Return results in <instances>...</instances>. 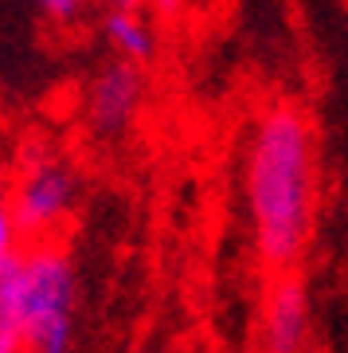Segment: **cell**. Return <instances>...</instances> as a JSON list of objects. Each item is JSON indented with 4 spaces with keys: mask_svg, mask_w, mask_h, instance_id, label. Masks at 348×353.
<instances>
[{
    "mask_svg": "<svg viewBox=\"0 0 348 353\" xmlns=\"http://www.w3.org/2000/svg\"><path fill=\"white\" fill-rule=\"evenodd\" d=\"M141 106H145V67L125 63V59L98 67L83 94V118L90 134L106 141L129 134L141 118Z\"/></svg>",
    "mask_w": 348,
    "mask_h": 353,
    "instance_id": "4",
    "label": "cell"
},
{
    "mask_svg": "<svg viewBox=\"0 0 348 353\" xmlns=\"http://www.w3.org/2000/svg\"><path fill=\"white\" fill-rule=\"evenodd\" d=\"M78 189H83V181H78L71 157H63L59 150H47V145L28 153L8 185V204H12L24 243L63 240V232L75 216Z\"/></svg>",
    "mask_w": 348,
    "mask_h": 353,
    "instance_id": "3",
    "label": "cell"
},
{
    "mask_svg": "<svg viewBox=\"0 0 348 353\" xmlns=\"http://www.w3.org/2000/svg\"><path fill=\"white\" fill-rule=\"evenodd\" d=\"M0 299L12 306L24 353H67L75 314V263L67 243H24L0 275Z\"/></svg>",
    "mask_w": 348,
    "mask_h": 353,
    "instance_id": "2",
    "label": "cell"
},
{
    "mask_svg": "<svg viewBox=\"0 0 348 353\" xmlns=\"http://www.w3.org/2000/svg\"><path fill=\"white\" fill-rule=\"evenodd\" d=\"M149 4H153V12H161V16H176L184 0H149Z\"/></svg>",
    "mask_w": 348,
    "mask_h": 353,
    "instance_id": "9",
    "label": "cell"
},
{
    "mask_svg": "<svg viewBox=\"0 0 348 353\" xmlns=\"http://www.w3.org/2000/svg\"><path fill=\"white\" fill-rule=\"evenodd\" d=\"M36 8L55 24H75L87 12V0H36Z\"/></svg>",
    "mask_w": 348,
    "mask_h": 353,
    "instance_id": "8",
    "label": "cell"
},
{
    "mask_svg": "<svg viewBox=\"0 0 348 353\" xmlns=\"http://www.w3.org/2000/svg\"><path fill=\"white\" fill-rule=\"evenodd\" d=\"M20 248H24V236H20V228H16L12 204H8V189H0V275L12 267Z\"/></svg>",
    "mask_w": 348,
    "mask_h": 353,
    "instance_id": "7",
    "label": "cell"
},
{
    "mask_svg": "<svg viewBox=\"0 0 348 353\" xmlns=\"http://www.w3.org/2000/svg\"><path fill=\"white\" fill-rule=\"evenodd\" d=\"M262 353H305L309 345V290L298 271L270 275L262 294Z\"/></svg>",
    "mask_w": 348,
    "mask_h": 353,
    "instance_id": "5",
    "label": "cell"
},
{
    "mask_svg": "<svg viewBox=\"0 0 348 353\" xmlns=\"http://www.w3.org/2000/svg\"><path fill=\"white\" fill-rule=\"evenodd\" d=\"M102 32H106V43L125 63L145 67L157 55V32H153V24L145 20L141 8H110V12H102Z\"/></svg>",
    "mask_w": 348,
    "mask_h": 353,
    "instance_id": "6",
    "label": "cell"
},
{
    "mask_svg": "<svg viewBox=\"0 0 348 353\" xmlns=\"http://www.w3.org/2000/svg\"><path fill=\"white\" fill-rule=\"evenodd\" d=\"M250 243L266 275L298 271L317 220V130L298 99L266 102L243 150Z\"/></svg>",
    "mask_w": 348,
    "mask_h": 353,
    "instance_id": "1",
    "label": "cell"
},
{
    "mask_svg": "<svg viewBox=\"0 0 348 353\" xmlns=\"http://www.w3.org/2000/svg\"><path fill=\"white\" fill-rule=\"evenodd\" d=\"M98 4H106V12L110 8H141V0H98Z\"/></svg>",
    "mask_w": 348,
    "mask_h": 353,
    "instance_id": "10",
    "label": "cell"
}]
</instances>
